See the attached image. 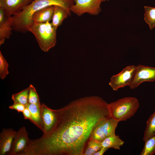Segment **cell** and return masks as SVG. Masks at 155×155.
Here are the masks:
<instances>
[{
    "label": "cell",
    "mask_w": 155,
    "mask_h": 155,
    "mask_svg": "<svg viewBox=\"0 0 155 155\" xmlns=\"http://www.w3.org/2000/svg\"><path fill=\"white\" fill-rule=\"evenodd\" d=\"M108 103L101 97L87 96L55 110V125L51 132L30 140L26 155H83L92 132L110 117Z\"/></svg>",
    "instance_id": "obj_1"
},
{
    "label": "cell",
    "mask_w": 155,
    "mask_h": 155,
    "mask_svg": "<svg viewBox=\"0 0 155 155\" xmlns=\"http://www.w3.org/2000/svg\"><path fill=\"white\" fill-rule=\"evenodd\" d=\"M74 0H33L21 11L12 16L13 28L17 32L25 33L28 31L33 23L32 15L36 11L45 7L58 5L65 9L69 16L71 14L70 10Z\"/></svg>",
    "instance_id": "obj_2"
},
{
    "label": "cell",
    "mask_w": 155,
    "mask_h": 155,
    "mask_svg": "<svg viewBox=\"0 0 155 155\" xmlns=\"http://www.w3.org/2000/svg\"><path fill=\"white\" fill-rule=\"evenodd\" d=\"M140 106L137 98L127 97L108 104L110 117L119 122L126 121L133 116Z\"/></svg>",
    "instance_id": "obj_3"
},
{
    "label": "cell",
    "mask_w": 155,
    "mask_h": 155,
    "mask_svg": "<svg viewBox=\"0 0 155 155\" xmlns=\"http://www.w3.org/2000/svg\"><path fill=\"white\" fill-rule=\"evenodd\" d=\"M57 29L50 22H33L28 31L34 35L40 49L47 52L56 43Z\"/></svg>",
    "instance_id": "obj_4"
},
{
    "label": "cell",
    "mask_w": 155,
    "mask_h": 155,
    "mask_svg": "<svg viewBox=\"0 0 155 155\" xmlns=\"http://www.w3.org/2000/svg\"><path fill=\"white\" fill-rule=\"evenodd\" d=\"M103 0H74L70 10L79 16L84 13L96 16L101 11L100 5Z\"/></svg>",
    "instance_id": "obj_5"
},
{
    "label": "cell",
    "mask_w": 155,
    "mask_h": 155,
    "mask_svg": "<svg viewBox=\"0 0 155 155\" xmlns=\"http://www.w3.org/2000/svg\"><path fill=\"white\" fill-rule=\"evenodd\" d=\"M136 67L134 65L128 66L117 74L113 76L109 84L113 90L117 91L121 88L129 86L133 80Z\"/></svg>",
    "instance_id": "obj_6"
},
{
    "label": "cell",
    "mask_w": 155,
    "mask_h": 155,
    "mask_svg": "<svg viewBox=\"0 0 155 155\" xmlns=\"http://www.w3.org/2000/svg\"><path fill=\"white\" fill-rule=\"evenodd\" d=\"M154 81L155 67L139 65L136 66L133 80L129 87L131 89H133L144 82Z\"/></svg>",
    "instance_id": "obj_7"
},
{
    "label": "cell",
    "mask_w": 155,
    "mask_h": 155,
    "mask_svg": "<svg viewBox=\"0 0 155 155\" xmlns=\"http://www.w3.org/2000/svg\"><path fill=\"white\" fill-rule=\"evenodd\" d=\"M40 111L44 129L43 135H46L51 132L55 125L56 113L55 109L49 108L43 103L41 104Z\"/></svg>",
    "instance_id": "obj_8"
},
{
    "label": "cell",
    "mask_w": 155,
    "mask_h": 155,
    "mask_svg": "<svg viewBox=\"0 0 155 155\" xmlns=\"http://www.w3.org/2000/svg\"><path fill=\"white\" fill-rule=\"evenodd\" d=\"M30 139L24 126L20 128L13 140L11 150L7 155H18L27 148Z\"/></svg>",
    "instance_id": "obj_9"
},
{
    "label": "cell",
    "mask_w": 155,
    "mask_h": 155,
    "mask_svg": "<svg viewBox=\"0 0 155 155\" xmlns=\"http://www.w3.org/2000/svg\"><path fill=\"white\" fill-rule=\"evenodd\" d=\"M33 0H0V9L7 15L13 16L19 13Z\"/></svg>",
    "instance_id": "obj_10"
},
{
    "label": "cell",
    "mask_w": 155,
    "mask_h": 155,
    "mask_svg": "<svg viewBox=\"0 0 155 155\" xmlns=\"http://www.w3.org/2000/svg\"><path fill=\"white\" fill-rule=\"evenodd\" d=\"M17 131L11 128H3L0 134V155H7L11 150Z\"/></svg>",
    "instance_id": "obj_11"
},
{
    "label": "cell",
    "mask_w": 155,
    "mask_h": 155,
    "mask_svg": "<svg viewBox=\"0 0 155 155\" xmlns=\"http://www.w3.org/2000/svg\"><path fill=\"white\" fill-rule=\"evenodd\" d=\"M13 30L12 16L6 14L0 9V45L9 39Z\"/></svg>",
    "instance_id": "obj_12"
},
{
    "label": "cell",
    "mask_w": 155,
    "mask_h": 155,
    "mask_svg": "<svg viewBox=\"0 0 155 155\" xmlns=\"http://www.w3.org/2000/svg\"><path fill=\"white\" fill-rule=\"evenodd\" d=\"M119 122L110 117L99 123L96 126L106 138L115 134V129Z\"/></svg>",
    "instance_id": "obj_13"
},
{
    "label": "cell",
    "mask_w": 155,
    "mask_h": 155,
    "mask_svg": "<svg viewBox=\"0 0 155 155\" xmlns=\"http://www.w3.org/2000/svg\"><path fill=\"white\" fill-rule=\"evenodd\" d=\"M53 6H50L40 9L33 14L32 19L34 22L44 23L51 20L53 12Z\"/></svg>",
    "instance_id": "obj_14"
},
{
    "label": "cell",
    "mask_w": 155,
    "mask_h": 155,
    "mask_svg": "<svg viewBox=\"0 0 155 155\" xmlns=\"http://www.w3.org/2000/svg\"><path fill=\"white\" fill-rule=\"evenodd\" d=\"M53 6V12L51 23L53 26L57 28L69 15L67 11L63 7L58 5Z\"/></svg>",
    "instance_id": "obj_15"
},
{
    "label": "cell",
    "mask_w": 155,
    "mask_h": 155,
    "mask_svg": "<svg viewBox=\"0 0 155 155\" xmlns=\"http://www.w3.org/2000/svg\"><path fill=\"white\" fill-rule=\"evenodd\" d=\"M26 107L28 108L31 113V119L30 121L43 132L44 129L40 115V106L36 104L28 103Z\"/></svg>",
    "instance_id": "obj_16"
},
{
    "label": "cell",
    "mask_w": 155,
    "mask_h": 155,
    "mask_svg": "<svg viewBox=\"0 0 155 155\" xmlns=\"http://www.w3.org/2000/svg\"><path fill=\"white\" fill-rule=\"evenodd\" d=\"M124 143L118 135L115 134L105 138L101 142V144L103 147L119 150Z\"/></svg>",
    "instance_id": "obj_17"
},
{
    "label": "cell",
    "mask_w": 155,
    "mask_h": 155,
    "mask_svg": "<svg viewBox=\"0 0 155 155\" xmlns=\"http://www.w3.org/2000/svg\"><path fill=\"white\" fill-rule=\"evenodd\" d=\"M155 135V111L146 121V127L144 131L143 141L145 142Z\"/></svg>",
    "instance_id": "obj_18"
},
{
    "label": "cell",
    "mask_w": 155,
    "mask_h": 155,
    "mask_svg": "<svg viewBox=\"0 0 155 155\" xmlns=\"http://www.w3.org/2000/svg\"><path fill=\"white\" fill-rule=\"evenodd\" d=\"M144 19L152 30L155 27V7L144 6Z\"/></svg>",
    "instance_id": "obj_19"
},
{
    "label": "cell",
    "mask_w": 155,
    "mask_h": 155,
    "mask_svg": "<svg viewBox=\"0 0 155 155\" xmlns=\"http://www.w3.org/2000/svg\"><path fill=\"white\" fill-rule=\"evenodd\" d=\"M29 88L23 90L17 93L13 94L11 98L13 103H19L26 106L28 103Z\"/></svg>",
    "instance_id": "obj_20"
},
{
    "label": "cell",
    "mask_w": 155,
    "mask_h": 155,
    "mask_svg": "<svg viewBox=\"0 0 155 155\" xmlns=\"http://www.w3.org/2000/svg\"><path fill=\"white\" fill-rule=\"evenodd\" d=\"M102 147L101 142L89 139L84 151L83 155H93Z\"/></svg>",
    "instance_id": "obj_21"
},
{
    "label": "cell",
    "mask_w": 155,
    "mask_h": 155,
    "mask_svg": "<svg viewBox=\"0 0 155 155\" xmlns=\"http://www.w3.org/2000/svg\"><path fill=\"white\" fill-rule=\"evenodd\" d=\"M145 142L144 147L140 155H152L155 153V135Z\"/></svg>",
    "instance_id": "obj_22"
},
{
    "label": "cell",
    "mask_w": 155,
    "mask_h": 155,
    "mask_svg": "<svg viewBox=\"0 0 155 155\" xmlns=\"http://www.w3.org/2000/svg\"><path fill=\"white\" fill-rule=\"evenodd\" d=\"M28 87L29 90L28 103L36 104L40 106L41 104L36 89L32 84H30Z\"/></svg>",
    "instance_id": "obj_23"
},
{
    "label": "cell",
    "mask_w": 155,
    "mask_h": 155,
    "mask_svg": "<svg viewBox=\"0 0 155 155\" xmlns=\"http://www.w3.org/2000/svg\"><path fill=\"white\" fill-rule=\"evenodd\" d=\"M8 64L0 51V77L1 80L4 79L9 74Z\"/></svg>",
    "instance_id": "obj_24"
},
{
    "label": "cell",
    "mask_w": 155,
    "mask_h": 155,
    "mask_svg": "<svg viewBox=\"0 0 155 155\" xmlns=\"http://www.w3.org/2000/svg\"><path fill=\"white\" fill-rule=\"evenodd\" d=\"M26 106L25 105L19 103H13V104L9 106V108L11 109L16 110L18 113L23 112Z\"/></svg>",
    "instance_id": "obj_25"
},
{
    "label": "cell",
    "mask_w": 155,
    "mask_h": 155,
    "mask_svg": "<svg viewBox=\"0 0 155 155\" xmlns=\"http://www.w3.org/2000/svg\"><path fill=\"white\" fill-rule=\"evenodd\" d=\"M22 113L24 118L25 119H28L30 121L31 120V113L27 107H26Z\"/></svg>",
    "instance_id": "obj_26"
},
{
    "label": "cell",
    "mask_w": 155,
    "mask_h": 155,
    "mask_svg": "<svg viewBox=\"0 0 155 155\" xmlns=\"http://www.w3.org/2000/svg\"><path fill=\"white\" fill-rule=\"evenodd\" d=\"M108 149V148L102 147L100 150L94 153L93 155H102Z\"/></svg>",
    "instance_id": "obj_27"
},
{
    "label": "cell",
    "mask_w": 155,
    "mask_h": 155,
    "mask_svg": "<svg viewBox=\"0 0 155 155\" xmlns=\"http://www.w3.org/2000/svg\"><path fill=\"white\" fill-rule=\"evenodd\" d=\"M110 0H103V1H108Z\"/></svg>",
    "instance_id": "obj_28"
}]
</instances>
